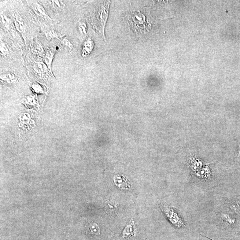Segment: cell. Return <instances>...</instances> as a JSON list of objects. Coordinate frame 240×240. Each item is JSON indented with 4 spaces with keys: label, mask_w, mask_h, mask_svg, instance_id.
Listing matches in <instances>:
<instances>
[{
    "label": "cell",
    "mask_w": 240,
    "mask_h": 240,
    "mask_svg": "<svg viewBox=\"0 0 240 240\" xmlns=\"http://www.w3.org/2000/svg\"><path fill=\"white\" fill-rule=\"evenodd\" d=\"M232 210L235 212H239L240 211V205L238 204H234L231 206Z\"/></svg>",
    "instance_id": "ac0fdd59"
},
{
    "label": "cell",
    "mask_w": 240,
    "mask_h": 240,
    "mask_svg": "<svg viewBox=\"0 0 240 240\" xmlns=\"http://www.w3.org/2000/svg\"><path fill=\"white\" fill-rule=\"evenodd\" d=\"M31 6L34 13L38 16L47 21L51 20L50 17H49V15L47 14L46 11L42 5L35 2L32 3Z\"/></svg>",
    "instance_id": "3957f363"
},
{
    "label": "cell",
    "mask_w": 240,
    "mask_h": 240,
    "mask_svg": "<svg viewBox=\"0 0 240 240\" xmlns=\"http://www.w3.org/2000/svg\"><path fill=\"white\" fill-rule=\"evenodd\" d=\"M79 28L83 34H86L87 33V26L85 23L83 22H81L79 23Z\"/></svg>",
    "instance_id": "e0dca14e"
},
{
    "label": "cell",
    "mask_w": 240,
    "mask_h": 240,
    "mask_svg": "<svg viewBox=\"0 0 240 240\" xmlns=\"http://www.w3.org/2000/svg\"><path fill=\"white\" fill-rule=\"evenodd\" d=\"M108 10L106 9V7L102 6L98 9L96 13V17L98 22H100L102 26L104 27L108 17Z\"/></svg>",
    "instance_id": "5b68a950"
},
{
    "label": "cell",
    "mask_w": 240,
    "mask_h": 240,
    "mask_svg": "<svg viewBox=\"0 0 240 240\" xmlns=\"http://www.w3.org/2000/svg\"><path fill=\"white\" fill-rule=\"evenodd\" d=\"M14 24L16 29L17 31L22 34V36L24 37V41H25L24 37L26 36L27 31L26 25L24 23V19L17 11L14 13Z\"/></svg>",
    "instance_id": "7a4b0ae2"
},
{
    "label": "cell",
    "mask_w": 240,
    "mask_h": 240,
    "mask_svg": "<svg viewBox=\"0 0 240 240\" xmlns=\"http://www.w3.org/2000/svg\"><path fill=\"white\" fill-rule=\"evenodd\" d=\"M48 2L55 9L57 10H62L65 6V5L61 1L55 0V1H48Z\"/></svg>",
    "instance_id": "8fae6325"
},
{
    "label": "cell",
    "mask_w": 240,
    "mask_h": 240,
    "mask_svg": "<svg viewBox=\"0 0 240 240\" xmlns=\"http://www.w3.org/2000/svg\"><path fill=\"white\" fill-rule=\"evenodd\" d=\"M89 229L91 233L95 234H100V229L99 226L96 223H92L89 225Z\"/></svg>",
    "instance_id": "9a60e30c"
},
{
    "label": "cell",
    "mask_w": 240,
    "mask_h": 240,
    "mask_svg": "<svg viewBox=\"0 0 240 240\" xmlns=\"http://www.w3.org/2000/svg\"><path fill=\"white\" fill-rule=\"evenodd\" d=\"M162 209L169 221L174 226L178 228H182L186 226L178 212L173 209L163 205L162 206Z\"/></svg>",
    "instance_id": "6da1fadb"
},
{
    "label": "cell",
    "mask_w": 240,
    "mask_h": 240,
    "mask_svg": "<svg viewBox=\"0 0 240 240\" xmlns=\"http://www.w3.org/2000/svg\"><path fill=\"white\" fill-rule=\"evenodd\" d=\"M1 22L2 24V26L6 29H9L10 27L11 26V21L9 17L6 14H1Z\"/></svg>",
    "instance_id": "30bf717a"
},
{
    "label": "cell",
    "mask_w": 240,
    "mask_h": 240,
    "mask_svg": "<svg viewBox=\"0 0 240 240\" xmlns=\"http://www.w3.org/2000/svg\"><path fill=\"white\" fill-rule=\"evenodd\" d=\"M0 54L2 56L4 57H7L10 55L9 49L7 44L4 41H1V45H0Z\"/></svg>",
    "instance_id": "ba28073f"
},
{
    "label": "cell",
    "mask_w": 240,
    "mask_h": 240,
    "mask_svg": "<svg viewBox=\"0 0 240 240\" xmlns=\"http://www.w3.org/2000/svg\"><path fill=\"white\" fill-rule=\"evenodd\" d=\"M222 218L224 221L230 224H234L235 222L234 219H232L230 217V216L227 215V214H223L222 216Z\"/></svg>",
    "instance_id": "2e32d148"
},
{
    "label": "cell",
    "mask_w": 240,
    "mask_h": 240,
    "mask_svg": "<svg viewBox=\"0 0 240 240\" xmlns=\"http://www.w3.org/2000/svg\"><path fill=\"white\" fill-rule=\"evenodd\" d=\"M1 80L8 82H13L17 80L15 75L12 72H8L1 74Z\"/></svg>",
    "instance_id": "9c48e42d"
},
{
    "label": "cell",
    "mask_w": 240,
    "mask_h": 240,
    "mask_svg": "<svg viewBox=\"0 0 240 240\" xmlns=\"http://www.w3.org/2000/svg\"><path fill=\"white\" fill-rule=\"evenodd\" d=\"M60 41L65 49L68 51H72L73 48V44L68 39L66 38L63 37Z\"/></svg>",
    "instance_id": "5bb4252c"
},
{
    "label": "cell",
    "mask_w": 240,
    "mask_h": 240,
    "mask_svg": "<svg viewBox=\"0 0 240 240\" xmlns=\"http://www.w3.org/2000/svg\"><path fill=\"white\" fill-rule=\"evenodd\" d=\"M94 44L93 41L90 39H87L84 43L82 49V56L85 57L89 55L93 50Z\"/></svg>",
    "instance_id": "52a82bcc"
},
{
    "label": "cell",
    "mask_w": 240,
    "mask_h": 240,
    "mask_svg": "<svg viewBox=\"0 0 240 240\" xmlns=\"http://www.w3.org/2000/svg\"><path fill=\"white\" fill-rule=\"evenodd\" d=\"M46 37L48 39H54L56 38L61 41L63 37H64L62 35L56 31L55 30H51L48 31L46 34Z\"/></svg>",
    "instance_id": "4fadbf2b"
},
{
    "label": "cell",
    "mask_w": 240,
    "mask_h": 240,
    "mask_svg": "<svg viewBox=\"0 0 240 240\" xmlns=\"http://www.w3.org/2000/svg\"><path fill=\"white\" fill-rule=\"evenodd\" d=\"M106 210L107 212L110 214H113L116 212V205L113 202L108 201H106L105 204Z\"/></svg>",
    "instance_id": "7c38bea8"
},
{
    "label": "cell",
    "mask_w": 240,
    "mask_h": 240,
    "mask_svg": "<svg viewBox=\"0 0 240 240\" xmlns=\"http://www.w3.org/2000/svg\"><path fill=\"white\" fill-rule=\"evenodd\" d=\"M55 50L53 49H48L46 50L43 57L44 61L45 64L47 66L48 68L52 72L51 65L54 56Z\"/></svg>",
    "instance_id": "8992f818"
},
{
    "label": "cell",
    "mask_w": 240,
    "mask_h": 240,
    "mask_svg": "<svg viewBox=\"0 0 240 240\" xmlns=\"http://www.w3.org/2000/svg\"><path fill=\"white\" fill-rule=\"evenodd\" d=\"M113 180L116 185L120 189H130L131 188L130 182L123 175H115Z\"/></svg>",
    "instance_id": "277c9868"
}]
</instances>
